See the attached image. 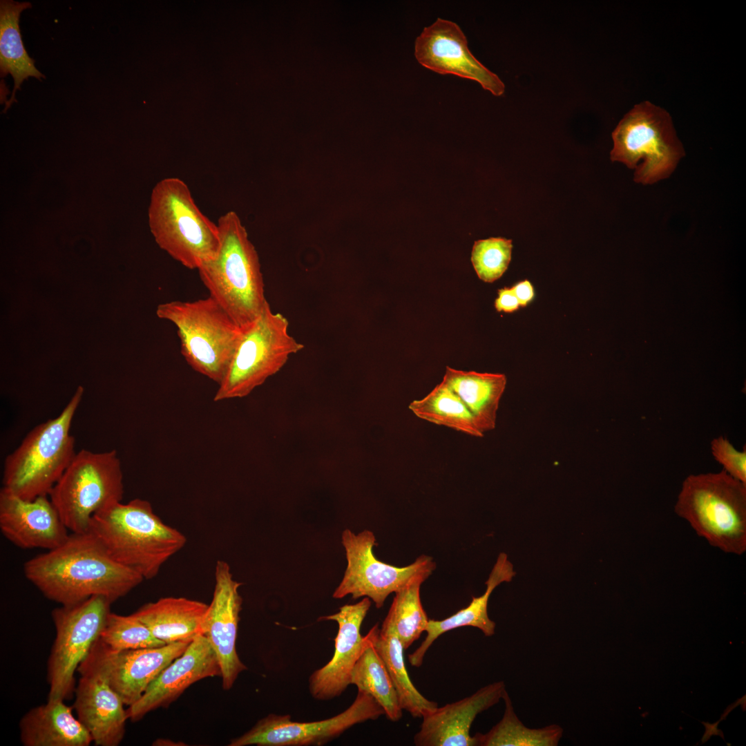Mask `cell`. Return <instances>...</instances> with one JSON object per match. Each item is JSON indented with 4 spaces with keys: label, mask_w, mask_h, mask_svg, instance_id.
Returning a JSON list of instances; mask_svg holds the SVG:
<instances>
[{
    "label": "cell",
    "mask_w": 746,
    "mask_h": 746,
    "mask_svg": "<svg viewBox=\"0 0 746 746\" xmlns=\"http://www.w3.org/2000/svg\"><path fill=\"white\" fill-rule=\"evenodd\" d=\"M23 573L46 598L61 605L95 595L114 602L144 580L115 562L90 531L70 533L59 546L28 560Z\"/></svg>",
    "instance_id": "6da1fadb"
},
{
    "label": "cell",
    "mask_w": 746,
    "mask_h": 746,
    "mask_svg": "<svg viewBox=\"0 0 746 746\" xmlns=\"http://www.w3.org/2000/svg\"><path fill=\"white\" fill-rule=\"evenodd\" d=\"M216 224L218 252L197 270L209 296L245 330L268 303L259 256L236 212L224 213Z\"/></svg>",
    "instance_id": "7a4b0ae2"
},
{
    "label": "cell",
    "mask_w": 746,
    "mask_h": 746,
    "mask_svg": "<svg viewBox=\"0 0 746 746\" xmlns=\"http://www.w3.org/2000/svg\"><path fill=\"white\" fill-rule=\"evenodd\" d=\"M117 563L150 580L186 544V537L155 513L151 503L135 498L118 502L92 517L89 530Z\"/></svg>",
    "instance_id": "3957f363"
},
{
    "label": "cell",
    "mask_w": 746,
    "mask_h": 746,
    "mask_svg": "<svg viewBox=\"0 0 746 746\" xmlns=\"http://www.w3.org/2000/svg\"><path fill=\"white\" fill-rule=\"evenodd\" d=\"M83 393L79 387L57 417L34 427L6 457L3 488L28 500L48 496L77 453L70 430Z\"/></svg>",
    "instance_id": "277c9868"
},
{
    "label": "cell",
    "mask_w": 746,
    "mask_h": 746,
    "mask_svg": "<svg viewBox=\"0 0 746 746\" xmlns=\"http://www.w3.org/2000/svg\"><path fill=\"white\" fill-rule=\"evenodd\" d=\"M674 510L710 545L727 553L745 552L746 484L724 470L689 475Z\"/></svg>",
    "instance_id": "5b68a950"
},
{
    "label": "cell",
    "mask_w": 746,
    "mask_h": 746,
    "mask_svg": "<svg viewBox=\"0 0 746 746\" xmlns=\"http://www.w3.org/2000/svg\"><path fill=\"white\" fill-rule=\"evenodd\" d=\"M149 222L159 247L188 269H198L218 252L217 224L201 212L189 186L178 178H164L155 186Z\"/></svg>",
    "instance_id": "8992f818"
},
{
    "label": "cell",
    "mask_w": 746,
    "mask_h": 746,
    "mask_svg": "<svg viewBox=\"0 0 746 746\" xmlns=\"http://www.w3.org/2000/svg\"><path fill=\"white\" fill-rule=\"evenodd\" d=\"M157 315L177 327L181 353L188 365L218 385L244 330L209 296L160 304Z\"/></svg>",
    "instance_id": "52a82bcc"
},
{
    "label": "cell",
    "mask_w": 746,
    "mask_h": 746,
    "mask_svg": "<svg viewBox=\"0 0 746 746\" xmlns=\"http://www.w3.org/2000/svg\"><path fill=\"white\" fill-rule=\"evenodd\" d=\"M610 158L634 170L644 185L667 178L685 155L669 114L649 102L634 106L612 133Z\"/></svg>",
    "instance_id": "ba28073f"
},
{
    "label": "cell",
    "mask_w": 746,
    "mask_h": 746,
    "mask_svg": "<svg viewBox=\"0 0 746 746\" xmlns=\"http://www.w3.org/2000/svg\"><path fill=\"white\" fill-rule=\"evenodd\" d=\"M124 495L123 473L116 450L76 453L48 497L71 533L89 530L92 517Z\"/></svg>",
    "instance_id": "9c48e42d"
},
{
    "label": "cell",
    "mask_w": 746,
    "mask_h": 746,
    "mask_svg": "<svg viewBox=\"0 0 746 746\" xmlns=\"http://www.w3.org/2000/svg\"><path fill=\"white\" fill-rule=\"evenodd\" d=\"M289 321L269 304L246 329L213 396L214 401L242 398L279 372L304 348L289 332Z\"/></svg>",
    "instance_id": "30bf717a"
},
{
    "label": "cell",
    "mask_w": 746,
    "mask_h": 746,
    "mask_svg": "<svg viewBox=\"0 0 746 746\" xmlns=\"http://www.w3.org/2000/svg\"><path fill=\"white\" fill-rule=\"evenodd\" d=\"M112 603L95 595L52 611L56 633L47 664L48 700L73 698L75 673L99 638Z\"/></svg>",
    "instance_id": "8fae6325"
},
{
    "label": "cell",
    "mask_w": 746,
    "mask_h": 746,
    "mask_svg": "<svg viewBox=\"0 0 746 746\" xmlns=\"http://www.w3.org/2000/svg\"><path fill=\"white\" fill-rule=\"evenodd\" d=\"M342 544L347 564L343 578L333 593L336 599L347 595L354 600L367 597L379 609L390 594L416 580L425 582L436 568L432 558L425 555L403 567L379 560L373 553L376 537L370 530L355 534L346 529L342 533Z\"/></svg>",
    "instance_id": "7c38bea8"
},
{
    "label": "cell",
    "mask_w": 746,
    "mask_h": 746,
    "mask_svg": "<svg viewBox=\"0 0 746 746\" xmlns=\"http://www.w3.org/2000/svg\"><path fill=\"white\" fill-rule=\"evenodd\" d=\"M115 651L98 638L77 669L73 709L97 746L119 745L126 731L125 705L110 682Z\"/></svg>",
    "instance_id": "4fadbf2b"
},
{
    "label": "cell",
    "mask_w": 746,
    "mask_h": 746,
    "mask_svg": "<svg viewBox=\"0 0 746 746\" xmlns=\"http://www.w3.org/2000/svg\"><path fill=\"white\" fill-rule=\"evenodd\" d=\"M385 715L382 707L367 693L358 690L352 704L343 712L327 719L296 722L289 714H270L259 720L249 731L233 738L230 746H310L323 745L338 738L354 725Z\"/></svg>",
    "instance_id": "5bb4252c"
},
{
    "label": "cell",
    "mask_w": 746,
    "mask_h": 746,
    "mask_svg": "<svg viewBox=\"0 0 746 746\" xmlns=\"http://www.w3.org/2000/svg\"><path fill=\"white\" fill-rule=\"evenodd\" d=\"M414 56L435 73L473 80L497 97L504 93V82L472 54L463 31L452 21L437 18L425 27L415 40Z\"/></svg>",
    "instance_id": "9a60e30c"
},
{
    "label": "cell",
    "mask_w": 746,
    "mask_h": 746,
    "mask_svg": "<svg viewBox=\"0 0 746 746\" xmlns=\"http://www.w3.org/2000/svg\"><path fill=\"white\" fill-rule=\"evenodd\" d=\"M242 583L233 578L229 565L218 560L215 568V586L211 603L203 618L201 634L213 648L220 665L222 687L230 689L239 674L247 669L236 649Z\"/></svg>",
    "instance_id": "2e32d148"
},
{
    "label": "cell",
    "mask_w": 746,
    "mask_h": 746,
    "mask_svg": "<svg viewBox=\"0 0 746 746\" xmlns=\"http://www.w3.org/2000/svg\"><path fill=\"white\" fill-rule=\"evenodd\" d=\"M221 676L213 648L207 638L199 634L181 656L158 674L141 698L126 709L128 719L137 722L149 712L170 705L193 683Z\"/></svg>",
    "instance_id": "e0dca14e"
},
{
    "label": "cell",
    "mask_w": 746,
    "mask_h": 746,
    "mask_svg": "<svg viewBox=\"0 0 746 746\" xmlns=\"http://www.w3.org/2000/svg\"><path fill=\"white\" fill-rule=\"evenodd\" d=\"M370 606V599L365 597L356 604L340 607L334 614L318 619L336 622L338 631L334 639L332 658L309 678V690L314 699L332 700L341 696L351 685L352 671L365 644L361 627Z\"/></svg>",
    "instance_id": "ac0fdd59"
},
{
    "label": "cell",
    "mask_w": 746,
    "mask_h": 746,
    "mask_svg": "<svg viewBox=\"0 0 746 746\" xmlns=\"http://www.w3.org/2000/svg\"><path fill=\"white\" fill-rule=\"evenodd\" d=\"M0 529L23 549L55 548L70 533L48 496L22 499L3 487L0 490Z\"/></svg>",
    "instance_id": "d6986e66"
},
{
    "label": "cell",
    "mask_w": 746,
    "mask_h": 746,
    "mask_svg": "<svg viewBox=\"0 0 746 746\" xmlns=\"http://www.w3.org/2000/svg\"><path fill=\"white\" fill-rule=\"evenodd\" d=\"M503 681L480 688L473 694L426 712L414 736L417 746H477L470 730L477 716L494 706L506 693Z\"/></svg>",
    "instance_id": "ffe728a7"
},
{
    "label": "cell",
    "mask_w": 746,
    "mask_h": 746,
    "mask_svg": "<svg viewBox=\"0 0 746 746\" xmlns=\"http://www.w3.org/2000/svg\"><path fill=\"white\" fill-rule=\"evenodd\" d=\"M192 640L161 647L115 651L110 676L112 687L126 706L137 702L158 674L181 656Z\"/></svg>",
    "instance_id": "44dd1931"
},
{
    "label": "cell",
    "mask_w": 746,
    "mask_h": 746,
    "mask_svg": "<svg viewBox=\"0 0 746 746\" xmlns=\"http://www.w3.org/2000/svg\"><path fill=\"white\" fill-rule=\"evenodd\" d=\"M73 707L62 700H48L27 711L19 721L24 746H88L91 736L75 718Z\"/></svg>",
    "instance_id": "7402d4cb"
},
{
    "label": "cell",
    "mask_w": 746,
    "mask_h": 746,
    "mask_svg": "<svg viewBox=\"0 0 746 746\" xmlns=\"http://www.w3.org/2000/svg\"><path fill=\"white\" fill-rule=\"evenodd\" d=\"M513 564L507 555L501 553L486 582L485 593L479 597H472L471 602L451 616L441 620H429L425 632L427 635L420 646L408 656L412 666H421L424 656L433 642L442 634L450 630L473 627L480 629L486 636L495 634V623L488 614V603L493 590L502 582H509L515 575Z\"/></svg>",
    "instance_id": "603a6c76"
},
{
    "label": "cell",
    "mask_w": 746,
    "mask_h": 746,
    "mask_svg": "<svg viewBox=\"0 0 746 746\" xmlns=\"http://www.w3.org/2000/svg\"><path fill=\"white\" fill-rule=\"evenodd\" d=\"M208 604L186 597H162L149 602L133 614L165 644L192 640L201 634Z\"/></svg>",
    "instance_id": "cb8c5ba5"
},
{
    "label": "cell",
    "mask_w": 746,
    "mask_h": 746,
    "mask_svg": "<svg viewBox=\"0 0 746 746\" xmlns=\"http://www.w3.org/2000/svg\"><path fill=\"white\" fill-rule=\"evenodd\" d=\"M442 381L461 399L482 433L495 428L500 400L506 385L504 374L459 370L447 366Z\"/></svg>",
    "instance_id": "d4e9b609"
},
{
    "label": "cell",
    "mask_w": 746,
    "mask_h": 746,
    "mask_svg": "<svg viewBox=\"0 0 746 746\" xmlns=\"http://www.w3.org/2000/svg\"><path fill=\"white\" fill-rule=\"evenodd\" d=\"M368 633L390 674L402 709L413 718H422L438 707L436 702L422 696L412 684L405 667L403 647L390 620L385 617L381 629L376 624Z\"/></svg>",
    "instance_id": "484cf974"
},
{
    "label": "cell",
    "mask_w": 746,
    "mask_h": 746,
    "mask_svg": "<svg viewBox=\"0 0 746 746\" xmlns=\"http://www.w3.org/2000/svg\"><path fill=\"white\" fill-rule=\"evenodd\" d=\"M32 7L29 2L1 0L0 3V72L1 77L11 75L14 87L10 99L6 102V112L16 102L15 93L22 82L28 77L41 81L45 76L34 65L21 39L19 28L21 12Z\"/></svg>",
    "instance_id": "4316f807"
},
{
    "label": "cell",
    "mask_w": 746,
    "mask_h": 746,
    "mask_svg": "<svg viewBox=\"0 0 746 746\" xmlns=\"http://www.w3.org/2000/svg\"><path fill=\"white\" fill-rule=\"evenodd\" d=\"M364 640L363 649L352 671L350 683L372 696L386 717L397 722L402 717L403 709L392 680L368 633Z\"/></svg>",
    "instance_id": "83f0119b"
},
{
    "label": "cell",
    "mask_w": 746,
    "mask_h": 746,
    "mask_svg": "<svg viewBox=\"0 0 746 746\" xmlns=\"http://www.w3.org/2000/svg\"><path fill=\"white\" fill-rule=\"evenodd\" d=\"M408 408L418 418L432 423L475 437L484 435L461 399L443 381L423 398L410 403Z\"/></svg>",
    "instance_id": "f1b7e54d"
},
{
    "label": "cell",
    "mask_w": 746,
    "mask_h": 746,
    "mask_svg": "<svg viewBox=\"0 0 746 746\" xmlns=\"http://www.w3.org/2000/svg\"><path fill=\"white\" fill-rule=\"evenodd\" d=\"M505 709L502 718L486 734L477 732V746H556L563 729L557 725L532 729L525 726L516 715L507 691L503 698Z\"/></svg>",
    "instance_id": "f546056e"
},
{
    "label": "cell",
    "mask_w": 746,
    "mask_h": 746,
    "mask_svg": "<svg viewBox=\"0 0 746 746\" xmlns=\"http://www.w3.org/2000/svg\"><path fill=\"white\" fill-rule=\"evenodd\" d=\"M416 580L395 593L386 618L390 620L404 650L425 631L429 619L421 604L420 587Z\"/></svg>",
    "instance_id": "4dcf8cb0"
},
{
    "label": "cell",
    "mask_w": 746,
    "mask_h": 746,
    "mask_svg": "<svg viewBox=\"0 0 746 746\" xmlns=\"http://www.w3.org/2000/svg\"><path fill=\"white\" fill-rule=\"evenodd\" d=\"M99 638L117 651L165 645L133 613L122 615L111 611Z\"/></svg>",
    "instance_id": "1f68e13d"
},
{
    "label": "cell",
    "mask_w": 746,
    "mask_h": 746,
    "mask_svg": "<svg viewBox=\"0 0 746 746\" xmlns=\"http://www.w3.org/2000/svg\"><path fill=\"white\" fill-rule=\"evenodd\" d=\"M512 247V240L504 238L476 241L471 261L479 278L488 283L500 278L510 261Z\"/></svg>",
    "instance_id": "d6a6232c"
},
{
    "label": "cell",
    "mask_w": 746,
    "mask_h": 746,
    "mask_svg": "<svg viewBox=\"0 0 746 746\" xmlns=\"http://www.w3.org/2000/svg\"><path fill=\"white\" fill-rule=\"evenodd\" d=\"M714 459L723 470L734 478L746 484V450H737L724 437L714 438L711 442Z\"/></svg>",
    "instance_id": "836d02e7"
},
{
    "label": "cell",
    "mask_w": 746,
    "mask_h": 746,
    "mask_svg": "<svg viewBox=\"0 0 746 746\" xmlns=\"http://www.w3.org/2000/svg\"><path fill=\"white\" fill-rule=\"evenodd\" d=\"M495 305L498 312H512L517 310L519 303L513 287L499 289Z\"/></svg>",
    "instance_id": "e575fe53"
},
{
    "label": "cell",
    "mask_w": 746,
    "mask_h": 746,
    "mask_svg": "<svg viewBox=\"0 0 746 746\" xmlns=\"http://www.w3.org/2000/svg\"><path fill=\"white\" fill-rule=\"evenodd\" d=\"M513 289L521 306H526L534 297L533 287L527 280L518 283Z\"/></svg>",
    "instance_id": "d590c367"
},
{
    "label": "cell",
    "mask_w": 746,
    "mask_h": 746,
    "mask_svg": "<svg viewBox=\"0 0 746 746\" xmlns=\"http://www.w3.org/2000/svg\"><path fill=\"white\" fill-rule=\"evenodd\" d=\"M718 723H719V721L717 722V723H713V724H710L709 723H704V722L702 723L704 725V726L705 727V732L704 736H703V737L702 738V743H705L707 740H708V739L712 735H719V736H721L723 738V734L722 731L718 729V728H717Z\"/></svg>",
    "instance_id": "8d00e7d4"
},
{
    "label": "cell",
    "mask_w": 746,
    "mask_h": 746,
    "mask_svg": "<svg viewBox=\"0 0 746 746\" xmlns=\"http://www.w3.org/2000/svg\"><path fill=\"white\" fill-rule=\"evenodd\" d=\"M181 743H182L175 742V741H173V740H171V739H169V738H157L153 743L152 745H159V746H160V745L161 746H162V745H164V746H169H169H172V745H173V746L174 745H185V744H181Z\"/></svg>",
    "instance_id": "74e56055"
}]
</instances>
